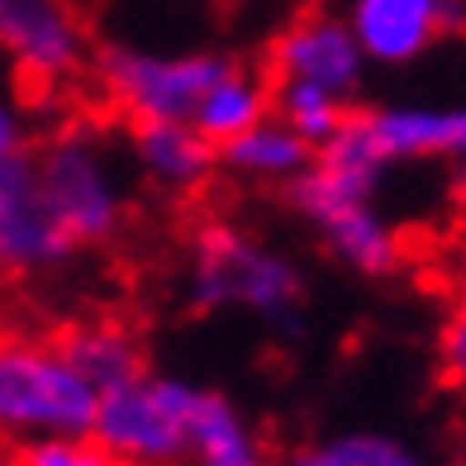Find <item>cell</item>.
<instances>
[{
  "mask_svg": "<svg viewBox=\"0 0 466 466\" xmlns=\"http://www.w3.org/2000/svg\"><path fill=\"white\" fill-rule=\"evenodd\" d=\"M390 162L376 147L371 129L362 115H348V124L338 129L319 153L314 167L290 181V209L305 219V228L324 243V252L357 271V277H390L405 258L400 228L380 209V186H386Z\"/></svg>",
  "mask_w": 466,
  "mask_h": 466,
  "instance_id": "obj_1",
  "label": "cell"
},
{
  "mask_svg": "<svg viewBox=\"0 0 466 466\" xmlns=\"http://www.w3.org/2000/svg\"><path fill=\"white\" fill-rule=\"evenodd\" d=\"M181 295L196 314H258L262 324H295L305 305V271L248 224L205 219L190 233Z\"/></svg>",
  "mask_w": 466,
  "mask_h": 466,
  "instance_id": "obj_2",
  "label": "cell"
},
{
  "mask_svg": "<svg viewBox=\"0 0 466 466\" xmlns=\"http://www.w3.org/2000/svg\"><path fill=\"white\" fill-rule=\"evenodd\" d=\"M96 400L57 338L0 333V442L29 448L44 438L91 433Z\"/></svg>",
  "mask_w": 466,
  "mask_h": 466,
  "instance_id": "obj_3",
  "label": "cell"
},
{
  "mask_svg": "<svg viewBox=\"0 0 466 466\" xmlns=\"http://www.w3.org/2000/svg\"><path fill=\"white\" fill-rule=\"evenodd\" d=\"M34 167L48 205L57 209V219L76 238V248H100L124 228L129 181H124L115 147L100 129L67 124V129L48 134L34 147Z\"/></svg>",
  "mask_w": 466,
  "mask_h": 466,
  "instance_id": "obj_4",
  "label": "cell"
},
{
  "mask_svg": "<svg viewBox=\"0 0 466 466\" xmlns=\"http://www.w3.org/2000/svg\"><path fill=\"white\" fill-rule=\"evenodd\" d=\"M238 57L219 48H138L110 44L96 53V86L129 124H190L200 100Z\"/></svg>",
  "mask_w": 466,
  "mask_h": 466,
  "instance_id": "obj_5",
  "label": "cell"
},
{
  "mask_svg": "<svg viewBox=\"0 0 466 466\" xmlns=\"http://www.w3.org/2000/svg\"><path fill=\"white\" fill-rule=\"evenodd\" d=\"M196 380L143 371L96 400L91 438L119 466H181L200 405Z\"/></svg>",
  "mask_w": 466,
  "mask_h": 466,
  "instance_id": "obj_6",
  "label": "cell"
},
{
  "mask_svg": "<svg viewBox=\"0 0 466 466\" xmlns=\"http://www.w3.org/2000/svg\"><path fill=\"white\" fill-rule=\"evenodd\" d=\"M0 62L38 91L72 86L96 67L91 29L72 0H0Z\"/></svg>",
  "mask_w": 466,
  "mask_h": 466,
  "instance_id": "obj_7",
  "label": "cell"
},
{
  "mask_svg": "<svg viewBox=\"0 0 466 466\" xmlns=\"http://www.w3.org/2000/svg\"><path fill=\"white\" fill-rule=\"evenodd\" d=\"M76 238L62 228L44 196L34 147L0 167V281H38L76 258Z\"/></svg>",
  "mask_w": 466,
  "mask_h": 466,
  "instance_id": "obj_8",
  "label": "cell"
},
{
  "mask_svg": "<svg viewBox=\"0 0 466 466\" xmlns=\"http://www.w3.org/2000/svg\"><path fill=\"white\" fill-rule=\"evenodd\" d=\"M367 53L348 29L343 15L333 10H305L286 19L267 44V76L271 81H305V86H324L333 96L352 100L367 81Z\"/></svg>",
  "mask_w": 466,
  "mask_h": 466,
  "instance_id": "obj_9",
  "label": "cell"
},
{
  "mask_svg": "<svg viewBox=\"0 0 466 466\" xmlns=\"http://www.w3.org/2000/svg\"><path fill=\"white\" fill-rule=\"evenodd\" d=\"M343 19L371 67H410L466 29V0H348Z\"/></svg>",
  "mask_w": 466,
  "mask_h": 466,
  "instance_id": "obj_10",
  "label": "cell"
},
{
  "mask_svg": "<svg viewBox=\"0 0 466 466\" xmlns=\"http://www.w3.org/2000/svg\"><path fill=\"white\" fill-rule=\"evenodd\" d=\"M376 147L386 162H448V186L452 196L466 200V100L452 105H371L362 110Z\"/></svg>",
  "mask_w": 466,
  "mask_h": 466,
  "instance_id": "obj_11",
  "label": "cell"
},
{
  "mask_svg": "<svg viewBox=\"0 0 466 466\" xmlns=\"http://www.w3.org/2000/svg\"><path fill=\"white\" fill-rule=\"evenodd\" d=\"M129 153L147 186L167 196H200L219 172V147L209 143L196 124H134L129 129Z\"/></svg>",
  "mask_w": 466,
  "mask_h": 466,
  "instance_id": "obj_12",
  "label": "cell"
},
{
  "mask_svg": "<svg viewBox=\"0 0 466 466\" xmlns=\"http://www.w3.org/2000/svg\"><path fill=\"white\" fill-rule=\"evenodd\" d=\"M181 466H277V461H271V448L258 423L233 405L228 395L205 386Z\"/></svg>",
  "mask_w": 466,
  "mask_h": 466,
  "instance_id": "obj_13",
  "label": "cell"
},
{
  "mask_svg": "<svg viewBox=\"0 0 466 466\" xmlns=\"http://www.w3.org/2000/svg\"><path fill=\"white\" fill-rule=\"evenodd\" d=\"M309 167H314V147L295 129H286L277 115H267L262 124H252L248 134L219 147V172H233L238 181H258V186H290Z\"/></svg>",
  "mask_w": 466,
  "mask_h": 466,
  "instance_id": "obj_14",
  "label": "cell"
},
{
  "mask_svg": "<svg viewBox=\"0 0 466 466\" xmlns=\"http://www.w3.org/2000/svg\"><path fill=\"white\" fill-rule=\"evenodd\" d=\"M57 343H62V352H67V362L86 376V386L96 395L115 390V386H124V380L147 371L138 333L129 324H119V319H81V324H72L67 333H62Z\"/></svg>",
  "mask_w": 466,
  "mask_h": 466,
  "instance_id": "obj_15",
  "label": "cell"
},
{
  "mask_svg": "<svg viewBox=\"0 0 466 466\" xmlns=\"http://www.w3.org/2000/svg\"><path fill=\"white\" fill-rule=\"evenodd\" d=\"M271 115V76H262L258 67H248V62H233V67L215 81V91H209L200 100V110H196V129L224 147L228 138H238L248 134L252 124H262Z\"/></svg>",
  "mask_w": 466,
  "mask_h": 466,
  "instance_id": "obj_16",
  "label": "cell"
},
{
  "mask_svg": "<svg viewBox=\"0 0 466 466\" xmlns=\"http://www.w3.org/2000/svg\"><path fill=\"white\" fill-rule=\"evenodd\" d=\"M281 466H429V461L390 433L357 429V433H333V438L300 442V448H290L281 457Z\"/></svg>",
  "mask_w": 466,
  "mask_h": 466,
  "instance_id": "obj_17",
  "label": "cell"
},
{
  "mask_svg": "<svg viewBox=\"0 0 466 466\" xmlns=\"http://www.w3.org/2000/svg\"><path fill=\"white\" fill-rule=\"evenodd\" d=\"M348 105L343 96H333L324 86H305V81H271V115H277L286 129L300 134L314 153L348 124Z\"/></svg>",
  "mask_w": 466,
  "mask_h": 466,
  "instance_id": "obj_18",
  "label": "cell"
},
{
  "mask_svg": "<svg viewBox=\"0 0 466 466\" xmlns=\"http://www.w3.org/2000/svg\"><path fill=\"white\" fill-rule=\"evenodd\" d=\"M15 466H119V461L91 433H67V438H44L19 448Z\"/></svg>",
  "mask_w": 466,
  "mask_h": 466,
  "instance_id": "obj_19",
  "label": "cell"
},
{
  "mask_svg": "<svg viewBox=\"0 0 466 466\" xmlns=\"http://www.w3.org/2000/svg\"><path fill=\"white\" fill-rule=\"evenodd\" d=\"M438 367L457 390H466V290L452 300V309L442 314L438 329Z\"/></svg>",
  "mask_w": 466,
  "mask_h": 466,
  "instance_id": "obj_20",
  "label": "cell"
},
{
  "mask_svg": "<svg viewBox=\"0 0 466 466\" xmlns=\"http://www.w3.org/2000/svg\"><path fill=\"white\" fill-rule=\"evenodd\" d=\"M29 147V124H25V110L10 100V96H0V167H5L10 157H19Z\"/></svg>",
  "mask_w": 466,
  "mask_h": 466,
  "instance_id": "obj_21",
  "label": "cell"
}]
</instances>
